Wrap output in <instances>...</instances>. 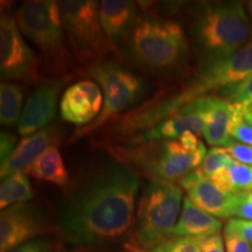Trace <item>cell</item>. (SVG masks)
Instances as JSON below:
<instances>
[{"label":"cell","instance_id":"7a4b0ae2","mask_svg":"<svg viewBox=\"0 0 252 252\" xmlns=\"http://www.w3.org/2000/svg\"><path fill=\"white\" fill-rule=\"evenodd\" d=\"M188 35L202 59L235 53L251 40V23L242 1H201L187 14Z\"/></svg>","mask_w":252,"mask_h":252},{"label":"cell","instance_id":"e575fe53","mask_svg":"<svg viewBox=\"0 0 252 252\" xmlns=\"http://www.w3.org/2000/svg\"><path fill=\"white\" fill-rule=\"evenodd\" d=\"M130 250L132 252H166L165 248H163V245H159V247H156V248H152V249H143L140 247H138L137 244H132L130 245Z\"/></svg>","mask_w":252,"mask_h":252},{"label":"cell","instance_id":"f1b7e54d","mask_svg":"<svg viewBox=\"0 0 252 252\" xmlns=\"http://www.w3.org/2000/svg\"><path fill=\"white\" fill-rule=\"evenodd\" d=\"M224 232L242 236L252 245V220L230 219L225 224Z\"/></svg>","mask_w":252,"mask_h":252},{"label":"cell","instance_id":"9c48e42d","mask_svg":"<svg viewBox=\"0 0 252 252\" xmlns=\"http://www.w3.org/2000/svg\"><path fill=\"white\" fill-rule=\"evenodd\" d=\"M0 74L7 82H42L39 58L25 42L15 14L4 9L0 15Z\"/></svg>","mask_w":252,"mask_h":252},{"label":"cell","instance_id":"8992f818","mask_svg":"<svg viewBox=\"0 0 252 252\" xmlns=\"http://www.w3.org/2000/svg\"><path fill=\"white\" fill-rule=\"evenodd\" d=\"M182 203V188L178 182L149 180L137 206L134 244L152 249L173 238Z\"/></svg>","mask_w":252,"mask_h":252},{"label":"cell","instance_id":"7402d4cb","mask_svg":"<svg viewBox=\"0 0 252 252\" xmlns=\"http://www.w3.org/2000/svg\"><path fill=\"white\" fill-rule=\"evenodd\" d=\"M35 196L30 176L26 173H15L2 179L0 185V208H6L17 203L28 202Z\"/></svg>","mask_w":252,"mask_h":252},{"label":"cell","instance_id":"4316f807","mask_svg":"<svg viewBox=\"0 0 252 252\" xmlns=\"http://www.w3.org/2000/svg\"><path fill=\"white\" fill-rule=\"evenodd\" d=\"M162 245L166 252H202L197 238L173 237Z\"/></svg>","mask_w":252,"mask_h":252},{"label":"cell","instance_id":"ac0fdd59","mask_svg":"<svg viewBox=\"0 0 252 252\" xmlns=\"http://www.w3.org/2000/svg\"><path fill=\"white\" fill-rule=\"evenodd\" d=\"M235 109V103L222 97L213 96L203 131V137L208 144L214 147H225L232 139L230 127Z\"/></svg>","mask_w":252,"mask_h":252},{"label":"cell","instance_id":"f35d334b","mask_svg":"<svg viewBox=\"0 0 252 252\" xmlns=\"http://www.w3.org/2000/svg\"><path fill=\"white\" fill-rule=\"evenodd\" d=\"M249 109H251V110H252V106H249Z\"/></svg>","mask_w":252,"mask_h":252},{"label":"cell","instance_id":"e0dca14e","mask_svg":"<svg viewBox=\"0 0 252 252\" xmlns=\"http://www.w3.org/2000/svg\"><path fill=\"white\" fill-rule=\"evenodd\" d=\"M222 222L217 217L210 215L189 200L184 197L182 210L174 228L173 237L203 238L220 234Z\"/></svg>","mask_w":252,"mask_h":252},{"label":"cell","instance_id":"cb8c5ba5","mask_svg":"<svg viewBox=\"0 0 252 252\" xmlns=\"http://www.w3.org/2000/svg\"><path fill=\"white\" fill-rule=\"evenodd\" d=\"M222 98L243 106H252V75L238 83L220 91Z\"/></svg>","mask_w":252,"mask_h":252},{"label":"cell","instance_id":"836d02e7","mask_svg":"<svg viewBox=\"0 0 252 252\" xmlns=\"http://www.w3.org/2000/svg\"><path fill=\"white\" fill-rule=\"evenodd\" d=\"M178 140L182 145V147L188 152H195L202 144V141L198 139L197 135L191 133V132H186Z\"/></svg>","mask_w":252,"mask_h":252},{"label":"cell","instance_id":"4fadbf2b","mask_svg":"<svg viewBox=\"0 0 252 252\" xmlns=\"http://www.w3.org/2000/svg\"><path fill=\"white\" fill-rule=\"evenodd\" d=\"M103 108V94L93 80H83L69 87L60 102L62 121L87 126L96 121Z\"/></svg>","mask_w":252,"mask_h":252},{"label":"cell","instance_id":"277c9868","mask_svg":"<svg viewBox=\"0 0 252 252\" xmlns=\"http://www.w3.org/2000/svg\"><path fill=\"white\" fill-rule=\"evenodd\" d=\"M15 18L21 33L39 48L47 71L55 78H69L75 64L74 55L65 35L59 1H24Z\"/></svg>","mask_w":252,"mask_h":252},{"label":"cell","instance_id":"7c38bea8","mask_svg":"<svg viewBox=\"0 0 252 252\" xmlns=\"http://www.w3.org/2000/svg\"><path fill=\"white\" fill-rule=\"evenodd\" d=\"M68 78H49L42 81L28 97L18 123V132L28 137L54 122L58 112L60 94Z\"/></svg>","mask_w":252,"mask_h":252},{"label":"cell","instance_id":"44dd1931","mask_svg":"<svg viewBox=\"0 0 252 252\" xmlns=\"http://www.w3.org/2000/svg\"><path fill=\"white\" fill-rule=\"evenodd\" d=\"M24 102V90L13 82L1 81L0 84V123L13 127L20 121Z\"/></svg>","mask_w":252,"mask_h":252},{"label":"cell","instance_id":"1f68e13d","mask_svg":"<svg viewBox=\"0 0 252 252\" xmlns=\"http://www.w3.org/2000/svg\"><path fill=\"white\" fill-rule=\"evenodd\" d=\"M15 144H17V137L9 132L1 130L0 132V159H1V162H4L15 150L17 147Z\"/></svg>","mask_w":252,"mask_h":252},{"label":"cell","instance_id":"603a6c76","mask_svg":"<svg viewBox=\"0 0 252 252\" xmlns=\"http://www.w3.org/2000/svg\"><path fill=\"white\" fill-rule=\"evenodd\" d=\"M235 161L231 153L225 147H213L207 153L203 162L197 167V171L207 178H210L214 173L220 171V168H224L231 165Z\"/></svg>","mask_w":252,"mask_h":252},{"label":"cell","instance_id":"d6986e66","mask_svg":"<svg viewBox=\"0 0 252 252\" xmlns=\"http://www.w3.org/2000/svg\"><path fill=\"white\" fill-rule=\"evenodd\" d=\"M26 174L33 176L37 180L54 184L63 189H67L70 186L69 173L65 168L58 145L50 146L41 154L27 169Z\"/></svg>","mask_w":252,"mask_h":252},{"label":"cell","instance_id":"5bb4252c","mask_svg":"<svg viewBox=\"0 0 252 252\" xmlns=\"http://www.w3.org/2000/svg\"><path fill=\"white\" fill-rule=\"evenodd\" d=\"M187 191V197L197 208L217 219H231L235 194L220 191L212 180L196 169L178 182Z\"/></svg>","mask_w":252,"mask_h":252},{"label":"cell","instance_id":"ba28073f","mask_svg":"<svg viewBox=\"0 0 252 252\" xmlns=\"http://www.w3.org/2000/svg\"><path fill=\"white\" fill-rule=\"evenodd\" d=\"M63 26L74 59L84 70L105 61L112 48L99 21V2L96 0L59 1Z\"/></svg>","mask_w":252,"mask_h":252},{"label":"cell","instance_id":"52a82bcc","mask_svg":"<svg viewBox=\"0 0 252 252\" xmlns=\"http://www.w3.org/2000/svg\"><path fill=\"white\" fill-rule=\"evenodd\" d=\"M84 74L98 84L103 94V108L96 121L80 127L71 141L100 130L105 124L117 121L118 116L131 109L141 98L144 84L140 77L117 61H103L86 69Z\"/></svg>","mask_w":252,"mask_h":252},{"label":"cell","instance_id":"6da1fadb","mask_svg":"<svg viewBox=\"0 0 252 252\" xmlns=\"http://www.w3.org/2000/svg\"><path fill=\"white\" fill-rule=\"evenodd\" d=\"M139 173L112 160L87 173L65 189L54 223L72 248L105 249L126 237L134 225Z\"/></svg>","mask_w":252,"mask_h":252},{"label":"cell","instance_id":"5b68a950","mask_svg":"<svg viewBox=\"0 0 252 252\" xmlns=\"http://www.w3.org/2000/svg\"><path fill=\"white\" fill-rule=\"evenodd\" d=\"M116 160L127 163L149 180L175 182L196 169L207 156L203 143L195 152L186 151L179 140H162L133 146H108Z\"/></svg>","mask_w":252,"mask_h":252},{"label":"cell","instance_id":"83f0119b","mask_svg":"<svg viewBox=\"0 0 252 252\" xmlns=\"http://www.w3.org/2000/svg\"><path fill=\"white\" fill-rule=\"evenodd\" d=\"M225 149L229 150V152L231 153L236 161L252 166V146L231 139L225 146Z\"/></svg>","mask_w":252,"mask_h":252},{"label":"cell","instance_id":"74e56055","mask_svg":"<svg viewBox=\"0 0 252 252\" xmlns=\"http://www.w3.org/2000/svg\"><path fill=\"white\" fill-rule=\"evenodd\" d=\"M247 11L249 13V18H250V23H251V40H252V1H248L247 2Z\"/></svg>","mask_w":252,"mask_h":252},{"label":"cell","instance_id":"d590c367","mask_svg":"<svg viewBox=\"0 0 252 252\" xmlns=\"http://www.w3.org/2000/svg\"><path fill=\"white\" fill-rule=\"evenodd\" d=\"M56 252H105L102 249H80V248H72L70 250H59Z\"/></svg>","mask_w":252,"mask_h":252},{"label":"cell","instance_id":"ffe728a7","mask_svg":"<svg viewBox=\"0 0 252 252\" xmlns=\"http://www.w3.org/2000/svg\"><path fill=\"white\" fill-rule=\"evenodd\" d=\"M210 180L225 194L252 191V166L235 161L210 176Z\"/></svg>","mask_w":252,"mask_h":252},{"label":"cell","instance_id":"d4e9b609","mask_svg":"<svg viewBox=\"0 0 252 252\" xmlns=\"http://www.w3.org/2000/svg\"><path fill=\"white\" fill-rule=\"evenodd\" d=\"M243 108V105L236 104L231 127H230V135H231L232 139L237 140L239 143H243L249 145V146H252V125L248 124V123L244 121Z\"/></svg>","mask_w":252,"mask_h":252},{"label":"cell","instance_id":"30bf717a","mask_svg":"<svg viewBox=\"0 0 252 252\" xmlns=\"http://www.w3.org/2000/svg\"><path fill=\"white\" fill-rule=\"evenodd\" d=\"M55 223L40 202H23L1 210L0 252H9L19 245L54 231Z\"/></svg>","mask_w":252,"mask_h":252},{"label":"cell","instance_id":"484cf974","mask_svg":"<svg viewBox=\"0 0 252 252\" xmlns=\"http://www.w3.org/2000/svg\"><path fill=\"white\" fill-rule=\"evenodd\" d=\"M231 219L252 220V191L235 194Z\"/></svg>","mask_w":252,"mask_h":252},{"label":"cell","instance_id":"d6a6232c","mask_svg":"<svg viewBox=\"0 0 252 252\" xmlns=\"http://www.w3.org/2000/svg\"><path fill=\"white\" fill-rule=\"evenodd\" d=\"M197 239L202 252H224V243L220 234Z\"/></svg>","mask_w":252,"mask_h":252},{"label":"cell","instance_id":"8d00e7d4","mask_svg":"<svg viewBox=\"0 0 252 252\" xmlns=\"http://www.w3.org/2000/svg\"><path fill=\"white\" fill-rule=\"evenodd\" d=\"M243 118L248 124L252 125V110L247 108V106H244L243 108Z\"/></svg>","mask_w":252,"mask_h":252},{"label":"cell","instance_id":"4dcf8cb0","mask_svg":"<svg viewBox=\"0 0 252 252\" xmlns=\"http://www.w3.org/2000/svg\"><path fill=\"white\" fill-rule=\"evenodd\" d=\"M224 243L226 252H252L251 244L237 234L224 232Z\"/></svg>","mask_w":252,"mask_h":252},{"label":"cell","instance_id":"2e32d148","mask_svg":"<svg viewBox=\"0 0 252 252\" xmlns=\"http://www.w3.org/2000/svg\"><path fill=\"white\" fill-rule=\"evenodd\" d=\"M138 20V4L131 0L99 1V21L113 49L126 40Z\"/></svg>","mask_w":252,"mask_h":252},{"label":"cell","instance_id":"3957f363","mask_svg":"<svg viewBox=\"0 0 252 252\" xmlns=\"http://www.w3.org/2000/svg\"><path fill=\"white\" fill-rule=\"evenodd\" d=\"M128 58L152 74H172L186 64L188 37L180 24L168 19L141 18L126 37Z\"/></svg>","mask_w":252,"mask_h":252},{"label":"cell","instance_id":"8fae6325","mask_svg":"<svg viewBox=\"0 0 252 252\" xmlns=\"http://www.w3.org/2000/svg\"><path fill=\"white\" fill-rule=\"evenodd\" d=\"M212 99L213 96L210 94L186 104L173 117L158 123L149 130L132 135L119 146H133V145L152 143V141L176 140L186 132L203 134Z\"/></svg>","mask_w":252,"mask_h":252},{"label":"cell","instance_id":"9a60e30c","mask_svg":"<svg viewBox=\"0 0 252 252\" xmlns=\"http://www.w3.org/2000/svg\"><path fill=\"white\" fill-rule=\"evenodd\" d=\"M61 137L62 130L59 125L48 126L36 133L25 137L19 141L11 156L1 162V179L15 173H26L27 169L46 150L60 143Z\"/></svg>","mask_w":252,"mask_h":252},{"label":"cell","instance_id":"f546056e","mask_svg":"<svg viewBox=\"0 0 252 252\" xmlns=\"http://www.w3.org/2000/svg\"><path fill=\"white\" fill-rule=\"evenodd\" d=\"M55 244L49 238H35L19 245L9 252H54Z\"/></svg>","mask_w":252,"mask_h":252}]
</instances>
